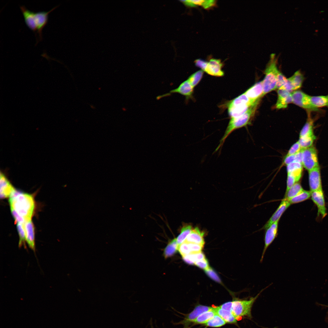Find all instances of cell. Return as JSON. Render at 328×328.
I'll return each mask as SVG.
<instances>
[{"label":"cell","mask_w":328,"mask_h":328,"mask_svg":"<svg viewBox=\"0 0 328 328\" xmlns=\"http://www.w3.org/2000/svg\"><path fill=\"white\" fill-rule=\"evenodd\" d=\"M9 197L10 209L14 210L25 221L31 220L35 207L32 196L15 189Z\"/></svg>","instance_id":"6da1fadb"},{"label":"cell","mask_w":328,"mask_h":328,"mask_svg":"<svg viewBox=\"0 0 328 328\" xmlns=\"http://www.w3.org/2000/svg\"><path fill=\"white\" fill-rule=\"evenodd\" d=\"M58 6L48 11L35 12L28 10L24 5L20 6L26 25L34 32L36 37L38 34L39 41L42 39V30L47 22L49 14Z\"/></svg>","instance_id":"7a4b0ae2"},{"label":"cell","mask_w":328,"mask_h":328,"mask_svg":"<svg viewBox=\"0 0 328 328\" xmlns=\"http://www.w3.org/2000/svg\"><path fill=\"white\" fill-rule=\"evenodd\" d=\"M258 102L253 105L244 114L237 118H231L224 134L215 151L217 152L221 148L226 139L234 130L246 125L250 121L256 110Z\"/></svg>","instance_id":"3957f363"},{"label":"cell","mask_w":328,"mask_h":328,"mask_svg":"<svg viewBox=\"0 0 328 328\" xmlns=\"http://www.w3.org/2000/svg\"><path fill=\"white\" fill-rule=\"evenodd\" d=\"M274 56H272L271 60L265 71V76L262 80L263 91L262 97L277 89L276 77L279 70L277 67L276 60Z\"/></svg>","instance_id":"277c9868"},{"label":"cell","mask_w":328,"mask_h":328,"mask_svg":"<svg viewBox=\"0 0 328 328\" xmlns=\"http://www.w3.org/2000/svg\"><path fill=\"white\" fill-rule=\"evenodd\" d=\"M263 290L255 297L248 300L237 299L232 301L231 312L237 319L242 317L251 318V310L253 305Z\"/></svg>","instance_id":"5b68a950"},{"label":"cell","mask_w":328,"mask_h":328,"mask_svg":"<svg viewBox=\"0 0 328 328\" xmlns=\"http://www.w3.org/2000/svg\"><path fill=\"white\" fill-rule=\"evenodd\" d=\"M302 165L308 170L310 171L319 166L317 152L313 146L302 149Z\"/></svg>","instance_id":"8992f818"},{"label":"cell","mask_w":328,"mask_h":328,"mask_svg":"<svg viewBox=\"0 0 328 328\" xmlns=\"http://www.w3.org/2000/svg\"><path fill=\"white\" fill-rule=\"evenodd\" d=\"M292 102L296 105L308 111H316L318 109L312 105L311 97L300 90H296L291 93Z\"/></svg>","instance_id":"52a82bcc"},{"label":"cell","mask_w":328,"mask_h":328,"mask_svg":"<svg viewBox=\"0 0 328 328\" xmlns=\"http://www.w3.org/2000/svg\"><path fill=\"white\" fill-rule=\"evenodd\" d=\"M213 307L199 305L196 306L190 313L186 315L183 320L178 322L173 323L175 325L182 324L183 328H189L190 323L202 313L211 309Z\"/></svg>","instance_id":"ba28073f"},{"label":"cell","mask_w":328,"mask_h":328,"mask_svg":"<svg viewBox=\"0 0 328 328\" xmlns=\"http://www.w3.org/2000/svg\"><path fill=\"white\" fill-rule=\"evenodd\" d=\"M193 91V87L191 85L187 80L181 83L178 87L171 90L169 92L159 96L158 99L168 96L171 94L177 93L185 96L187 100L192 98Z\"/></svg>","instance_id":"9c48e42d"},{"label":"cell","mask_w":328,"mask_h":328,"mask_svg":"<svg viewBox=\"0 0 328 328\" xmlns=\"http://www.w3.org/2000/svg\"><path fill=\"white\" fill-rule=\"evenodd\" d=\"M279 220L274 223L266 229L265 236V245L260 260L261 262L262 261L267 249L274 240L277 235Z\"/></svg>","instance_id":"30bf717a"},{"label":"cell","mask_w":328,"mask_h":328,"mask_svg":"<svg viewBox=\"0 0 328 328\" xmlns=\"http://www.w3.org/2000/svg\"><path fill=\"white\" fill-rule=\"evenodd\" d=\"M312 200L317 206L318 215L320 214L323 217L326 215L325 201L322 190H316L311 192Z\"/></svg>","instance_id":"8fae6325"},{"label":"cell","mask_w":328,"mask_h":328,"mask_svg":"<svg viewBox=\"0 0 328 328\" xmlns=\"http://www.w3.org/2000/svg\"><path fill=\"white\" fill-rule=\"evenodd\" d=\"M310 191L322 190L319 166L309 171Z\"/></svg>","instance_id":"7c38bea8"},{"label":"cell","mask_w":328,"mask_h":328,"mask_svg":"<svg viewBox=\"0 0 328 328\" xmlns=\"http://www.w3.org/2000/svg\"><path fill=\"white\" fill-rule=\"evenodd\" d=\"M223 64L220 59H211L208 63L205 71L207 74L216 77H222L224 73L221 69Z\"/></svg>","instance_id":"4fadbf2b"},{"label":"cell","mask_w":328,"mask_h":328,"mask_svg":"<svg viewBox=\"0 0 328 328\" xmlns=\"http://www.w3.org/2000/svg\"><path fill=\"white\" fill-rule=\"evenodd\" d=\"M290 204L286 199L285 198L283 199L276 210L263 226L262 229L266 230L274 223L279 220L283 213Z\"/></svg>","instance_id":"5bb4252c"},{"label":"cell","mask_w":328,"mask_h":328,"mask_svg":"<svg viewBox=\"0 0 328 328\" xmlns=\"http://www.w3.org/2000/svg\"><path fill=\"white\" fill-rule=\"evenodd\" d=\"M263 91L262 80L254 84L244 93L251 101L255 102L263 97Z\"/></svg>","instance_id":"9a60e30c"},{"label":"cell","mask_w":328,"mask_h":328,"mask_svg":"<svg viewBox=\"0 0 328 328\" xmlns=\"http://www.w3.org/2000/svg\"><path fill=\"white\" fill-rule=\"evenodd\" d=\"M278 98L275 104L276 108L280 109L286 108L288 104L292 102L291 93L284 90L278 89Z\"/></svg>","instance_id":"2e32d148"},{"label":"cell","mask_w":328,"mask_h":328,"mask_svg":"<svg viewBox=\"0 0 328 328\" xmlns=\"http://www.w3.org/2000/svg\"><path fill=\"white\" fill-rule=\"evenodd\" d=\"M24 227L26 234V241L29 248L35 251L34 228L31 220L25 221Z\"/></svg>","instance_id":"e0dca14e"},{"label":"cell","mask_w":328,"mask_h":328,"mask_svg":"<svg viewBox=\"0 0 328 328\" xmlns=\"http://www.w3.org/2000/svg\"><path fill=\"white\" fill-rule=\"evenodd\" d=\"M0 196L1 199L9 197L15 188L3 174L0 175Z\"/></svg>","instance_id":"ac0fdd59"},{"label":"cell","mask_w":328,"mask_h":328,"mask_svg":"<svg viewBox=\"0 0 328 328\" xmlns=\"http://www.w3.org/2000/svg\"><path fill=\"white\" fill-rule=\"evenodd\" d=\"M204 233L196 227L192 229L185 240L187 243H193L204 245Z\"/></svg>","instance_id":"d6986e66"},{"label":"cell","mask_w":328,"mask_h":328,"mask_svg":"<svg viewBox=\"0 0 328 328\" xmlns=\"http://www.w3.org/2000/svg\"><path fill=\"white\" fill-rule=\"evenodd\" d=\"M259 101L255 102H253L244 93L228 102L227 104V107L228 108L239 107L249 104H254Z\"/></svg>","instance_id":"ffe728a7"},{"label":"cell","mask_w":328,"mask_h":328,"mask_svg":"<svg viewBox=\"0 0 328 328\" xmlns=\"http://www.w3.org/2000/svg\"><path fill=\"white\" fill-rule=\"evenodd\" d=\"M217 314L219 316L226 322L228 323H235L237 319L231 312L221 308L220 306L214 307Z\"/></svg>","instance_id":"44dd1931"},{"label":"cell","mask_w":328,"mask_h":328,"mask_svg":"<svg viewBox=\"0 0 328 328\" xmlns=\"http://www.w3.org/2000/svg\"><path fill=\"white\" fill-rule=\"evenodd\" d=\"M255 104H249L239 107L228 108V111L231 118H237L244 114Z\"/></svg>","instance_id":"7402d4cb"},{"label":"cell","mask_w":328,"mask_h":328,"mask_svg":"<svg viewBox=\"0 0 328 328\" xmlns=\"http://www.w3.org/2000/svg\"><path fill=\"white\" fill-rule=\"evenodd\" d=\"M313 106L316 109L319 108L328 107V95L311 97Z\"/></svg>","instance_id":"603a6c76"},{"label":"cell","mask_w":328,"mask_h":328,"mask_svg":"<svg viewBox=\"0 0 328 328\" xmlns=\"http://www.w3.org/2000/svg\"><path fill=\"white\" fill-rule=\"evenodd\" d=\"M216 314L214 307H213L211 309L201 314L193 320L192 323L195 324H204Z\"/></svg>","instance_id":"cb8c5ba5"},{"label":"cell","mask_w":328,"mask_h":328,"mask_svg":"<svg viewBox=\"0 0 328 328\" xmlns=\"http://www.w3.org/2000/svg\"><path fill=\"white\" fill-rule=\"evenodd\" d=\"M178 250V245L176 238L170 241L165 248L163 255L165 258L170 257L173 255Z\"/></svg>","instance_id":"d4e9b609"},{"label":"cell","mask_w":328,"mask_h":328,"mask_svg":"<svg viewBox=\"0 0 328 328\" xmlns=\"http://www.w3.org/2000/svg\"><path fill=\"white\" fill-rule=\"evenodd\" d=\"M183 260L186 263L193 265L196 261L204 259L205 256L202 252L195 253H190L182 257Z\"/></svg>","instance_id":"484cf974"},{"label":"cell","mask_w":328,"mask_h":328,"mask_svg":"<svg viewBox=\"0 0 328 328\" xmlns=\"http://www.w3.org/2000/svg\"><path fill=\"white\" fill-rule=\"evenodd\" d=\"M316 138L313 133H312L299 137L298 142L302 149H306L312 146L313 141Z\"/></svg>","instance_id":"4316f807"},{"label":"cell","mask_w":328,"mask_h":328,"mask_svg":"<svg viewBox=\"0 0 328 328\" xmlns=\"http://www.w3.org/2000/svg\"><path fill=\"white\" fill-rule=\"evenodd\" d=\"M225 321L217 314L209 319L204 324L206 326L213 327H218L222 326L226 323Z\"/></svg>","instance_id":"83f0119b"},{"label":"cell","mask_w":328,"mask_h":328,"mask_svg":"<svg viewBox=\"0 0 328 328\" xmlns=\"http://www.w3.org/2000/svg\"><path fill=\"white\" fill-rule=\"evenodd\" d=\"M309 111H308V118L307 121L301 130L299 134V137H301L309 134L313 133V121L311 118Z\"/></svg>","instance_id":"f1b7e54d"},{"label":"cell","mask_w":328,"mask_h":328,"mask_svg":"<svg viewBox=\"0 0 328 328\" xmlns=\"http://www.w3.org/2000/svg\"><path fill=\"white\" fill-rule=\"evenodd\" d=\"M304 190L300 184L296 183L286 193L285 198L288 200L297 195Z\"/></svg>","instance_id":"f546056e"},{"label":"cell","mask_w":328,"mask_h":328,"mask_svg":"<svg viewBox=\"0 0 328 328\" xmlns=\"http://www.w3.org/2000/svg\"><path fill=\"white\" fill-rule=\"evenodd\" d=\"M290 78L295 90L299 89L302 86L304 79L303 74L300 71L298 70L295 72Z\"/></svg>","instance_id":"4dcf8cb0"},{"label":"cell","mask_w":328,"mask_h":328,"mask_svg":"<svg viewBox=\"0 0 328 328\" xmlns=\"http://www.w3.org/2000/svg\"><path fill=\"white\" fill-rule=\"evenodd\" d=\"M192 227L190 225L183 226L181 230L180 234L176 238L178 246L184 241L192 231Z\"/></svg>","instance_id":"1f68e13d"},{"label":"cell","mask_w":328,"mask_h":328,"mask_svg":"<svg viewBox=\"0 0 328 328\" xmlns=\"http://www.w3.org/2000/svg\"><path fill=\"white\" fill-rule=\"evenodd\" d=\"M311 196V192L304 190L301 193L288 200L290 204L302 202L309 198Z\"/></svg>","instance_id":"d6a6232c"},{"label":"cell","mask_w":328,"mask_h":328,"mask_svg":"<svg viewBox=\"0 0 328 328\" xmlns=\"http://www.w3.org/2000/svg\"><path fill=\"white\" fill-rule=\"evenodd\" d=\"M17 227L19 238V246L20 247L23 245L25 247L26 246V234L24 224L18 223Z\"/></svg>","instance_id":"836d02e7"},{"label":"cell","mask_w":328,"mask_h":328,"mask_svg":"<svg viewBox=\"0 0 328 328\" xmlns=\"http://www.w3.org/2000/svg\"><path fill=\"white\" fill-rule=\"evenodd\" d=\"M204 71L199 70L191 75L187 79L191 85L194 88L199 83L202 78Z\"/></svg>","instance_id":"e575fe53"},{"label":"cell","mask_w":328,"mask_h":328,"mask_svg":"<svg viewBox=\"0 0 328 328\" xmlns=\"http://www.w3.org/2000/svg\"><path fill=\"white\" fill-rule=\"evenodd\" d=\"M193 4L200 5L205 9H207L214 6L216 4V1L213 0H190Z\"/></svg>","instance_id":"d590c367"},{"label":"cell","mask_w":328,"mask_h":328,"mask_svg":"<svg viewBox=\"0 0 328 328\" xmlns=\"http://www.w3.org/2000/svg\"><path fill=\"white\" fill-rule=\"evenodd\" d=\"M178 251L182 257L191 253L188 243L185 241L178 246Z\"/></svg>","instance_id":"8d00e7d4"},{"label":"cell","mask_w":328,"mask_h":328,"mask_svg":"<svg viewBox=\"0 0 328 328\" xmlns=\"http://www.w3.org/2000/svg\"><path fill=\"white\" fill-rule=\"evenodd\" d=\"M287 79L285 76L278 70L276 77V88L280 89L285 84Z\"/></svg>","instance_id":"74e56055"},{"label":"cell","mask_w":328,"mask_h":328,"mask_svg":"<svg viewBox=\"0 0 328 328\" xmlns=\"http://www.w3.org/2000/svg\"><path fill=\"white\" fill-rule=\"evenodd\" d=\"M302 149L298 142L293 144L289 150L286 155H295L300 152Z\"/></svg>","instance_id":"f35d334b"},{"label":"cell","mask_w":328,"mask_h":328,"mask_svg":"<svg viewBox=\"0 0 328 328\" xmlns=\"http://www.w3.org/2000/svg\"><path fill=\"white\" fill-rule=\"evenodd\" d=\"M191 253H197L201 252L204 245L193 243H188Z\"/></svg>","instance_id":"ab89813d"},{"label":"cell","mask_w":328,"mask_h":328,"mask_svg":"<svg viewBox=\"0 0 328 328\" xmlns=\"http://www.w3.org/2000/svg\"><path fill=\"white\" fill-rule=\"evenodd\" d=\"M205 271L207 275L211 278L216 282H220L221 281L219 276L210 267L206 270Z\"/></svg>","instance_id":"60d3db41"},{"label":"cell","mask_w":328,"mask_h":328,"mask_svg":"<svg viewBox=\"0 0 328 328\" xmlns=\"http://www.w3.org/2000/svg\"><path fill=\"white\" fill-rule=\"evenodd\" d=\"M300 168H302V164L297 162H294L287 166V173Z\"/></svg>","instance_id":"b9f144b4"},{"label":"cell","mask_w":328,"mask_h":328,"mask_svg":"<svg viewBox=\"0 0 328 328\" xmlns=\"http://www.w3.org/2000/svg\"><path fill=\"white\" fill-rule=\"evenodd\" d=\"M279 90H284L289 92L295 90L291 78L290 77L287 79L284 85Z\"/></svg>","instance_id":"7bdbcfd3"},{"label":"cell","mask_w":328,"mask_h":328,"mask_svg":"<svg viewBox=\"0 0 328 328\" xmlns=\"http://www.w3.org/2000/svg\"><path fill=\"white\" fill-rule=\"evenodd\" d=\"M296 182H297L295 178L290 174L287 173V188L286 193L289 189L296 183Z\"/></svg>","instance_id":"ee69618b"},{"label":"cell","mask_w":328,"mask_h":328,"mask_svg":"<svg viewBox=\"0 0 328 328\" xmlns=\"http://www.w3.org/2000/svg\"><path fill=\"white\" fill-rule=\"evenodd\" d=\"M194 264L204 270L209 267L208 261L206 258L196 261L195 262Z\"/></svg>","instance_id":"f6af8a7d"},{"label":"cell","mask_w":328,"mask_h":328,"mask_svg":"<svg viewBox=\"0 0 328 328\" xmlns=\"http://www.w3.org/2000/svg\"><path fill=\"white\" fill-rule=\"evenodd\" d=\"M208 62L201 59H198L194 61L195 65L200 68L203 71H205Z\"/></svg>","instance_id":"bcb514c9"},{"label":"cell","mask_w":328,"mask_h":328,"mask_svg":"<svg viewBox=\"0 0 328 328\" xmlns=\"http://www.w3.org/2000/svg\"><path fill=\"white\" fill-rule=\"evenodd\" d=\"M295 155H286L284 160L283 163L287 166L290 163L295 162Z\"/></svg>","instance_id":"7dc6e473"},{"label":"cell","mask_w":328,"mask_h":328,"mask_svg":"<svg viewBox=\"0 0 328 328\" xmlns=\"http://www.w3.org/2000/svg\"><path fill=\"white\" fill-rule=\"evenodd\" d=\"M232 304V302H228L223 304L219 306L223 309L231 312Z\"/></svg>","instance_id":"c3c4849f"},{"label":"cell","mask_w":328,"mask_h":328,"mask_svg":"<svg viewBox=\"0 0 328 328\" xmlns=\"http://www.w3.org/2000/svg\"><path fill=\"white\" fill-rule=\"evenodd\" d=\"M295 161L299 162L302 164V149L299 152L295 155Z\"/></svg>","instance_id":"681fc988"},{"label":"cell","mask_w":328,"mask_h":328,"mask_svg":"<svg viewBox=\"0 0 328 328\" xmlns=\"http://www.w3.org/2000/svg\"><path fill=\"white\" fill-rule=\"evenodd\" d=\"M181 1L187 6L191 7H194L196 6L195 5L191 2L190 0H182Z\"/></svg>","instance_id":"f907efd6"},{"label":"cell","mask_w":328,"mask_h":328,"mask_svg":"<svg viewBox=\"0 0 328 328\" xmlns=\"http://www.w3.org/2000/svg\"><path fill=\"white\" fill-rule=\"evenodd\" d=\"M327 306V307H328V306Z\"/></svg>","instance_id":"816d5d0a"}]
</instances>
